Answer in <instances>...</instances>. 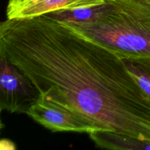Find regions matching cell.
<instances>
[{"label": "cell", "instance_id": "cell-1", "mask_svg": "<svg viewBox=\"0 0 150 150\" xmlns=\"http://www.w3.org/2000/svg\"><path fill=\"white\" fill-rule=\"evenodd\" d=\"M0 54L45 99L150 143V98L118 54L46 16L0 22Z\"/></svg>", "mask_w": 150, "mask_h": 150}, {"label": "cell", "instance_id": "cell-2", "mask_svg": "<svg viewBox=\"0 0 150 150\" xmlns=\"http://www.w3.org/2000/svg\"><path fill=\"white\" fill-rule=\"evenodd\" d=\"M95 21L63 23L118 55L150 57V3L146 0H108Z\"/></svg>", "mask_w": 150, "mask_h": 150}, {"label": "cell", "instance_id": "cell-3", "mask_svg": "<svg viewBox=\"0 0 150 150\" xmlns=\"http://www.w3.org/2000/svg\"><path fill=\"white\" fill-rule=\"evenodd\" d=\"M40 93L27 76L0 54V113L26 114Z\"/></svg>", "mask_w": 150, "mask_h": 150}, {"label": "cell", "instance_id": "cell-4", "mask_svg": "<svg viewBox=\"0 0 150 150\" xmlns=\"http://www.w3.org/2000/svg\"><path fill=\"white\" fill-rule=\"evenodd\" d=\"M27 115L53 132L91 133L101 130L98 125L70 106L45 99L42 96L32 104Z\"/></svg>", "mask_w": 150, "mask_h": 150}, {"label": "cell", "instance_id": "cell-5", "mask_svg": "<svg viewBox=\"0 0 150 150\" xmlns=\"http://www.w3.org/2000/svg\"><path fill=\"white\" fill-rule=\"evenodd\" d=\"M106 0H25L7 7V18H31L59 10L83 8L103 4Z\"/></svg>", "mask_w": 150, "mask_h": 150}, {"label": "cell", "instance_id": "cell-6", "mask_svg": "<svg viewBox=\"0 0 150 150\" xmlns=\"http://www.w3.org/2000/svg\"><path fill=\"white\" fill-rule=\"evenodd\" d=\"M98 146L117 150L150 149V143L139 138L114 131L97 130L89 133Z\"/></svg>", "mask_w": 150, "mask_h": 150}, {"label": "cell", "instance_id": "cell-7", "mask_svg": "<svg viewBox=\"0 0 150 150\" xmlns=\"http://www.w3.org/2000/svg\"><path fill=\"white\" fill-rule=\"evenodd\" d=\"M108 1L106 0L103 4L83 8L64 10L52 12L44 15L62 23H86L95 21L100 17L101 14L106 10Z\"/></svg>", "mask_w": 150, "mask_h": 150}, {"label": "cell", "instance_id": "cell-8", "mask_svg": "<svg viewBox=\"0 0 150 150\" xmlns=\"http://www.w3.org/2000/svg\"><path fill=\"white\" fill-rule=\"evenodd\" d=\"M119 56L140 87L150 98V57Z\"/></svg>", "mask_w": 150, "mask_h": 150}, {"label": "cell", "instance_id": "cell-9", "mask_svg": "<svg viewBox=\"0 0 150 150\" xmlns=\"http://www.w3.org/2000/svg\"><path fill=\"white\" fill-rule=\"evenodd\" d=\"M25 1V0H9L7 7H10V6L16 5V4H19V3L22 2V1Z\"/></svg>", "mask_w": 150, "mask_h": 150}, {"label": "cell", "instance_id": "cell-10", "mask_svg": "<svg viewBox=\"0 0 150 150\" xmlns=\"http://www.w3.org/2000/svg\"><path fill=\"white\" fill-rule=\"evenodd\" d=\"M4 125L3 124L2 121H1V113H0V133H1V130L4 128Z\"/></svg>", "mask_w": 150, "mask_h": 150}, {"label": "cell", "instance_id": "cell-11", "mask_svg": "<svg viewBox=\"0 0 150 150\" xmlns=\"http://www.w3.org/2000/svg\"><path fill=\"white\" fill-rule=\"evenodd\" d=\"M146 1H148V2H149L150 3V0H146Z\"/></svg>", "mask_w": 150, "mask_h": 150}]
</instances>
